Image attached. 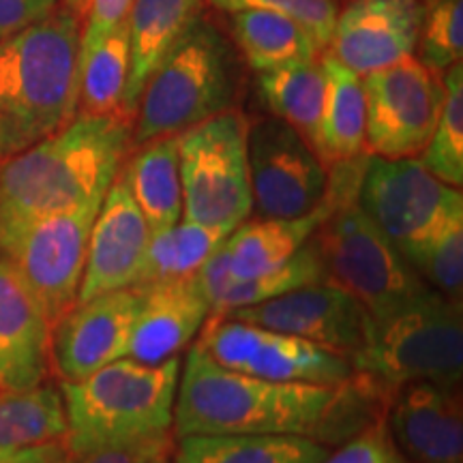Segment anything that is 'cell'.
<instances>
[{"label": "cell", "instance_id": "cell-1", "mask_svg": "<svg viewBox=\"0 0 463 463\" xmlns=\"http://www.w3.org/2000/svg\"><path fill=\"white\" fill-rule=\"evenodd\" d=\"M174 431L183 436L292 433L317 442L344 439L345 382L289 384L230 372L195 344L181 364Z\"/></svg>", "mask_w": 463, "mask_h": 463}, {"label": "cell", "instance_id": "cell-2", "mask_svg": "<svg viewBox=\"0 0 463 463\" xmlns=\"http://www.w3.org/2000/svg\"><path fill=\"white\" fill-rule=\"evenodd\" d=\"M129 116L82 114L0 161V225L101 200L131 153Z\"/></svg>", "mask_w": 463, "mask_h": 463}, {"label": "cell", "instance_id": "cell-3", "mask_svg": "<svg viewBox=\"0 0 463 463\" xmlns=\"http://www.w3.org/2000/svg\"><path fill=\"white\" fill-rule=\"evenodd\" d=\"M82 20L58 5L34 24L0 37V161L78 116Z\"/></svg>", "mask_w": 463, "mask_h": 463}, {"label": "cell", "instance_id": "cell-4", "mask_svg": "<svg viewBox=\"0 0 463 463\" xmlns=\"http://www.w3.org/2000/svg\"><path fill=\"white\" fill-rule=\"evenodd\" d=\"M367 157L364 153L331 165L326 191L333 208L311 241L320 253L326 281L352 294L369 316L380 317L410 303L430 286L358 206Z\"/></svg>", "mask_w": 463, "mask_h": 463}, {"label": "cell", "instance_id": "cell-5", "mask_svg": "<svg viewBox=\"0 0 463 463\" xmlns=\"http://www.w3.org/2000/svg\"><path fill=\"white\" fill-rule=\"evenodd\" d=\"M181 358L146 364L125 356L78 382H61L67 453L170 436Z\"/></svg>", "mask_w": 463, "mask_h": 463}, {"label": "cell", "instance_id": "cell-6", "mask_svg": "<svg viewBox=\"0 0 463 463\" xmlns=\"http://www.w3.org/2000/svg\"><path fill=\"white\" fill-rule=\"evenodd\" d=\"M241 54L236 45L200 15L172 45L144 86L133 116L131 148L232 109L241 92Z\"/></svg>", "mask_w": 463, "mask_h": 463}, {"label": "cell", "instance_id": "cell-7", "mask_svg": "<svg viewBox=\"0 0 463 463\" xmlns=\"http://www.w3.org/2000/svg\"><path fill=\"white\" fill-rule=\"evenodd\" d=\"M352 369L397 391L414 382L457 389L463 373V316L455 303L427 288L386 316H369Z\"/></svg>", "mask_w": 463, "mask_h": 463}, {"label": "cell", "instance_id": "cell-8", "mask_svg": "<svg viewBox=\"0 0 463 463\" xmlns=\"http://www.w3.org/2000/svg\"><path fill=\"white\" fill-rule=\"evenodd\" d=\"M101 200L0 225V260L26 283L52 328L78 305L90 230Z\"/></svg>", "mask_w": 463, "mask_h": 463}, {"label": "cell", "instance_id": "cell-9", "mask_svg": "<svg viewBox=\"0 0 463 463\" xmlns=\"http://www.w3.org/2000/svg\"><path fill=\"white\" fill-rule=\"evenodd\" d=\"M247 123L245 114L232 108L181 133L184 222L232 232L251 217Z\"/></svg>", "mask_w": 463, "mask_h": 463}, {"label": "cell", "instance_id": "cell-10", "mask_svg": "<svg viewBox=\"0 0 463 463\" xmlns=\"http://www.w3.org/2000/svg\"><path fill=\"white\" fill-rule=\"evenodd\" d=\"M198 335V345L217 364L262 380L339 386L354 373L347 358L311 341L234 317L208 316Z\"/></svg>", "mask_w": 463, "mask_h": 463}, {"label": "cell", "instance_id": "cell-11", "mask_svg": "<svg viewBox=\"0 0 463 463\" xmlns=\"http://www.w3.org/2000/svg\"><path fill=\"white\" fill-rule=\"evenodd\" d=\"M245 146L253 213L260 219H297L322 204L328 167L292 125L273 114L251 120Z\"/></svg>", "mask_w": 463, "mask_h": 463}, {"label": "cell", "instance_id": "cell-12", "mask_svg": "<svg viewBox=\"0 0 463 463\" xmlns=\"http://www.w3.org/2000/svg\"><path fill=\"white\" fill-rule=\"evenodd\" d=\"M364 150L382 159L420 157L442 112V73L408 56L363 78Z\"/></svg>", "mask_w": 463, "mask_h": 463}, {"label": "cell", "instance_id": "cell-13", "mask_svg": "<svg viewBox=\"0 0 463 463\" xmlns=\"http://www.w3.org/2000/svg\"><path fill=\"white\" fill-rule=\"evenodd\" d=\"M459 204H463L461 189L438 181L419 157H367L358 187V206L408 264L420 242Z\"/></svg>", "mask_w": 463, "mask_h": 463}, {"label": "cell", "instance_id": "cell-14", "mask_svg": "<svg viewBox=\"0 0 463 463\" xmlns=\"http://www.w3.org/2000/svg\"><path fill=\"white\" fill-rule=\"evenodd\" d=\"M225 317L294 335L352 361L363 345L369 314L344 288L320 281L230 311Z\"/></svg>", "mask_w": 463, "mask_h": 463}, {"label": "cell", "instance_id": "cell-15", "mask_svg": "<svg viewBox=\"0 0 463 463\" xmlns=\"http://www.w3.org/2000/svg\"><path fill=\"white\" fill-rule=\"evenodd\" d=\"M142 289L131 286L78 303L52 328V367L61 382H78L129 356Z\"/></svg>", "mask_w": 463, "mask_h": 463}, {"label": "cell", "instance_id": "cell-16", "mask_svg": "<svg viewBox=\"0 0 463 463\" xmlns=\"http://www.w3.org/2000/svg\"><path fill=\"white\" fill-rule=\"evenodd\" d=\"M146 219L133 200L123 174H116L92 223L78 303L136 286L150 242Z\"/></svg>", "mask_w": 463, "mask_h": 463}, {"label": "cell", "instance_id": "cell-17", "mask_svg": "<svg viewBox=\"0 0 463 463\" xmlns=\"http://www.w3.org/2000/svg\"><path fill=\"white\" fill-rule=\"evenodd\" d=\"M420 20V0H347L326 52L364 78L416 54Z\"/></svg>", "mask_w": 463, "mask_h": 463}, {"label": "cell", "instance_id": "cell-18", "mask_svg": "<svg viewBox=\"0 0 463 463\" xmlns=\"http://www.w3.org/2000/svg\"><path fill=\"white\" fill-rule=\"evenodd\" d=\"M389 430L410 463H463V410L455 389L431 382L397 389Z\"/></svg>", "mask_w": 463, "mask_h": 463}, {"label": "cell", "instance_id": "cell-19", "mask_svg": "<svg viewBox=\"0 0 463 463\" xmlns=\"http://www.w3.org/2000/svg\"><path fill=\"white\" fill-rule=\"evenodd\" d=\"M52 373V324L20 275L0 260V391H26Z\"/></svg>", "mask_w": 463, "mask_h": 463}, {"label": "cell", "instance_id": "cell-20", "mask_svg": "<svg viewBox=\"0 0 463 463\" xmlns=\"http://www.w3.org/2000/svg\"><path fill=\"white\" fill-rule=\"evenodd\" d=\"M140 289L142 303L133 324L129 356L146 364L165 363L198 337L211 307L195 275Z\"/></svg>", "mask_w": 463, "mask_h": 463}, {"label": "cell", "instance_id": "cell-21", "mask_svg": "<svg viewBox=\"0 0 463 463\" xmlns=\"http://www.w3.org/2000/svg\"><path fill=\"white\" fill-rule=\"evenodd\" d=\"M195 281L204 292L211 316H225L230 311L242 309V307L277 298L297 288L326 281V270H324L314 241L309 239L286 264L277 266L264 275L251 277V279H236L228 270V260H225L222 242L195 273Z\"/></svg>", "mask_w": 463, "mask_h": 463}, {"label": "cell", "instance_id": "cell-22", "mask_svg": "<svg viewBox=\"0 0 463 463\" xmlns=\"http://www.w3.org/2000/svg\"><path fill=\"white\" fill-rule=\"evenodd\" d=\"M206 0H133L127 14L129 34V82L123 114L133 120L148 78L172 45L202 15Z\"/></svg>", "mask_w": 463, "mask_h": 463}, {"label": "cell", "instance_id": "cell-23", "mask_svg": "<svg viewBox=\"0 0 463 463\" xmlns=\"http://www.w3.org/2000/svg\"><path fill=\"white\" fill-rule=\"evenodd\" d=\"M328 189V187H326ZM333 208V198L324 195L322 204L309 215L297 219H247L230 232L223 241L228 270L236 279H251L277 266L286 264L307 241L314 236L320 223Z\"/></svg>", "mask_w": 463, "mask_h": 463}, {"label": "cell", "instance_id": "cell-24", "mask_svg": "<svg viewBox=\"0 0 463 463\" xmlns=\"http://www.w3.org/2000/svg\"><path fill=\"white\" fill-rule=\"evenodd\" d=\"M181 136H167L131 148L120 174L129 184L150 232L172 228L183 219Z\"/></svg>", "mask_w": 463, "mask_h": 463}, {"label": "cell", "instance_id": "cell-25", "mask_svg": "<svg viewBox=\"0 0 463 463\" xmlns=\"http://www.w3.org/2000/svg\"><path fill=\"white\" fill-rule=\"evenodd\" d=\"M320 65L326 80V90H324L316 153L320 155L324 165L331 167L367 153L364 150L367 99H364L361 75L347 69L333 54L322 52Z\"/></svg>", "mask_w": 463, "mask_h": 463}, {"label": "cell", "instance_id": "cell-26", "mask_svg": "<svg viewBox=\"0 0 463 463\" xmlns=\"http://www.w3.org/2000/svg\"><path fill=\"white\" fill-rule=\"evenodd\" d=\"M326 444L292 433L178 438L176 463H322Z\"/></svg>", "mask_w": 463, "mask_h": 463}, {"label": "cell", "instance_id": "cell-27", "mask_svg": "<svg viewBox=\"0 0 463 463\" xmlns=\"http://www.w3.org/2000/svg\"><path fill=\"white\" fill-rule=\"evenodd\" d=\"M230 28L241 58L256 73L286 62L317 61L322 54L314 37L298 22L273 11H232Z\"/></svg>", "mask_w": 463, "mask_h": 463}, {"label": "cell", "instance_id": "cell-28", "mask_svg": "<svg viewBox=\"0 0 463 463\" xmlns=\"http://www.w3.org/2000/svg\"><path fill=\"white\" fill-rule=\"evenodd\" d=\"M258 90L277 118L292 125L311 146H317V129L326 80L317 61H297L258 73Z\"/></svg>", "mask_w": 463, "mask_h": 463}, {"label": "cell", "instance_id": "cell-29", "mask_svg": "<svg viewBox=\"0 0 463 463\" xmlns=\"http://www.w3.org/2000/svg\"><path fill=\"white\" fill-rule=\"evenodd\" d=\"M67 416L58 384L26 391H0V450H15L62 442Z\"/></svg>", "mask_w": 463, "mask_h": 463}, {"label": "cell", "instance_id": "cell-30", "mask_svg": "<svg viewBox=\"0 0 463 463\" xmlns=\"http://www.w3.org/2000/svg\"><path fill=\"white\" fill-rule=\"evenodd\" d=\"M228 236L230 230L211 228L184 219L174 223L172 228L153 232L136 288L194 277Z\"/></svg>", "mask_w": 463, "mask_h": 463}, {"label": "cell", "instance_id": "cell-31", "mask_svg": "<svg viewBox=\"0 0 463 463\" xmlns=\"http://www.w3.org/2000/svg\"><path fill=\"white\" fill-rule=\"evenodd\" d=\"M129 82V34L127 22L89 52H80L78 112L123 114Z\"/></svg>", "mask_w": 463, "mask_h": 463}, {"label": "cell", "instance_id": "cell-32", "mask_svg": "<svg viewBox=\"0 0 463 463\" xmlns=\"http://www.w3.org/2000/svg\"><path fill=\"white\" fill-rule=\"evenodd\" d=\"M444 103L430 142L420 153L422 165L438 181L461 189L463 184V67L461 62L442 73Z\"/></svg>", "mask_w": 463, "mask_h": 463}, {"label": "cell", "instance_id": "cell-33", "mask_svg": "<svg viewBox=\"0 0 463 463\" xmlns=\"http://www.w3.org/2000/svg\"><path fill=\"white\" fill-rule=\"evenodd\" d=\"M410 266L438 289L439 294L461 303L463 294V204L455 206L420 242Z\"/></svg>", "mask_w": 463, "mask_h": 463}, {"label": "cell", "instance_id": "cell-34", "mask_svg": "<svg viewBox=\"0 0 463 463\" xmlns=\"http://www.w3.org/2000/svg\"><path fill=\"white\" fill-rule=\"evenodd\" d=\"M419 61L444 73L463 58V0H420Z\"/></svg>", "mask_w": 463, "mask_h": 463}, {"label": "cell", "instance_id": "cell-35", "mask_svg": "<svg viewBox=\"0 0 463 463\" xmlns=\"http://www.w3.org/2000/svg\"><path fill=\"white\" fill-rule=\"evenodd\" d=\"M206 3L223 14L241 9H266L286 15L298 22L322 52L331 45L339 15V0H206Z\"/></svg>", "mask_w": 463, "mask_h": 463}, {"label": "cell", "instance_id": "cell-36", "mask_svg": "<svg viewBox=\"0 0 463 463\" xmlns=\"http://www.w3.org/2000/svg\"><path fill=\"white\" fill-rule=\"evenodd\" d=\"M322 463H410L397 449L384 420L373 422L367 430L356 433L337 453H328Z\"/></svg>", "mask_w": 463, "mask_h": 463}, {"label": "cell", "instance_id": "cell-37", "mask_svg": "<svg viewBox=\"0 0 463 463\" xmlns=\"http://www.w3.org/2000/svg\"><path fill=\"white\" fill-rule=\"evenodd\" d=\"M167 450H170V436L123 444V447L84 450V453H67L65 450L61 463H148L155 457L167 455Z\"/></svg>", "mask_w": 463, "mask_h": 463}, {"label": "cell", "instance_id": "cell-38", "mask_svg": "<svg viewBox=\"0 0 463 463\" xmlns=\"http://www.w3.org/2000/svg\"><path fill=\"white\" fill-rule=\"evenodd\" d=\"M133 0H90L89 11L82 20L80 52H89L101 43L116 26L123 24Z\"/></svg>", "mask_w": 463, "mask_h": 463}, {"label": "cell", "instance_id": "cell-39", "mask_svg": "<svg viewBox=\"0 0 463 463\" xmlns=\"http://www.w3.org/2000/svg\"><path fill=\"white\" fill-rule=\"evenodd\" d=\"M58 5V0H0V37L43 20Z\"/></svg>", "mask_w": 463, "mask_h": 463}, {"label": "cell", "instance_id": "cell-40", "mask_svg": "<svg viewBox=\"0 0 463 463\" xmlns=\"http://www.w3.org/2000/svg\"><path fill=\"white\" fill-rule=\"evenodd\" d=\"M62 455H65V444L52 442L42 447L0 450V463H61Z\"/></svg>", "mask_w": 463, "mask_h": 463}, {"label": "cell", "instance_id": "cell-41", "mask_svg": "<svg viewBox=\"0 0 463 463\" xmlns=\"http://www.w3.org/2000/svg\"><path fill=\"white\" fill-rule=\"evenodd\" d=\"M58 3H61L65 9L71 11L73 15H78L80 20H84L86 11H89L90 0H58Z\"/></svg>", "mask_w": 463, "mask_h": 463}, {"label": "cell", "instance_id": "cell-42", "mask_svg": "<svg viewBox=\"0 0 463 463\" xmlns=\"http://www.w3.org/2000/svg\"><path fill=\"white\" fill-rule=\"evenodd\" d=\"M148 463H170V461H167L165 455H159V457H155V459H150Z\"/></svg>", "mask_w": 463, "mask_h": 463}]
</instances>
